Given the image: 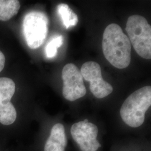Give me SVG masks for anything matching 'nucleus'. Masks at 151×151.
<instances>
[{"label":"nucleus","instance_id":"obj_8","mask_svg":"<svg viewBox=\"0 0 151 151\" xmlns=\"http://www.w3.org/2000/svg\"><path fill=\"white\" fill-rule=\"evenodd\" d=\"M67 138L63 124H55L51 130L50 134L47 140L44 151H65L67 146Z\"/></svg>","mask_w":151,"mask_h":151},{"label":"nucleus","instance_id":"obj_11","mask_svg":"<svg viewBox=\"0 0 151 151\" xmlns=\"http://www.w3.org/2000/svg\"><path fill=\"white\" fill-rule=\"evenodd\" d=\"M57 11L66 29L75 27L78 23L77 15L73 12L68 5L60 4L57 7Z\"/></svg>","mask_w":151,"mask_h":151},{"label":"nucleus","instance_id":"obj_4","mask_svg":"<svg viewBox=\"0 0 151 151\" xmlns=\"http://www.w3.org/2000/svg\"><path fill=\"white\" fill-rule=\"evenodd\" d=\"M48 17L42 12L32 11L25 15L23 21V32L27 45L38 48L43 44L48 31Z\"/></svg>","mask_w":151,"mask_h":151},{"label":"nucleus","instance_id":"obj_5","mask_svg":"<svg viewBox=\"0 0 151 151\" xmlns=\"http://www.w3.org/2000/svg\"><path fill=\"white\" fill-rule=\"evenodd\" d=\"M62 79L63 95L66 100L74 101L86 95L83 77L76 65L68 63L65 65L62 70Z\"/></svg>","mask_w":151,"mask_h":151},{"label":"nucleus","instance_id":"obj_10","mask_svg":"<svg viewBox=\"0 0 151 151\" xmlns=\"http://www.w3.org/2000/svg\"><path fill=\"white\" fill-rule=\"evenodd\" d=\"M15 91V84L11 78H0V107L10 102Z\"/></svg>","mask_w":151,"mask_h":151},{"label":"nucleus","instance_id":"obj_12","mask_svg":"<svg viewBox=\"0 0 151 151\" xmlns=\"http://www.w3.org/2000/svg\"><path fill=\"white\" fill-rule=\"evenodd\" d=\"M16 117V109L11 102L0 107V123L1 124L5 125H11L15 122Z\"/></svg>","mask_w":151,"mask_h":151},{"label":"nucleus","instance_id":"obj_6","mask_svg":"<svg viewBox=\"0 0 151 151\" xmlns=\"http://www.w3.org/2000/svg\"><path fill=\"white\" fill-rule=\"evenodd\" d=\"M99 129L88 119L73 124L70 129L73 139L82 151H96L101 145L97 140Z\"/></svg>","mask_w":151,"mask_h":151},{"label":"nucleus","instance_id":"obj_14","mask_svg":"<svg viewBox=\"0 0 151 151\" xmlns=\"http://www.w3.org/2000/svg\"><path fill=\"white\" fill-rule=\"evenodd\" d=\"M5 57L3 53L0 51V72H1L5 67Z\"/></svg>","mask_w":151,"mask_h":151},{"label":"nucleus","instance_id":"obj_13","mask_svg":"<svg viewBox=\"0 0 151 151\" xmlns=\"http://www.w3.org/2000/svg\"><path fill=\"white\" fill-rule=\"evenodd\" d=\"M63 43V37L62 35H57L52 38L45 48V54L47 58H53L57 53V49Z\"/></svg>","mask_w":151,"mask_h":151},{"label":"nucleus","instance_id":"obj_7","mask_svg":"<svg viewBox=\"0 0 151 151\" xmlns=\"http://www.w3.org/2000/svg\"><path fill=\"white\" fill-rule=\"evenodd\" d=\"M81 74L86 81L90 82V89L95 97L103 99L113 91V86L104 80L100 65L97 62L88 61L82 65Z\"/></svg>","mask_w":151,"mask_h":151},{"label":"nucleus","instance_id":"obj_1","mask_svg":"<svg viewBox=\"0 0 151 151\" xmlns=\"http://www.w3.org/2000/svg\"><path fill=\"white\" fill-rule=\"evenodd\" d=\"M103 53L114 67L124 69L131 60V43L121 27L116 24L109 25L104 30L103 38Z\"/></svg>","mask_w":151,"mask_h":151},{"label":"nucleus","instance_id":"obj_3","mask_svg":"<svg viewBox=\"0 0 151 151\" xmlns=\"http://www.w3.org/2000/svg\"><path fill=\"white\" fill-rule=\"evenodd\" d=\"M126 31L130 43L142 58H151V27L146 19L140 15H132L128 19Z\"/></svg>","mask_w":151,"mask_h":151},{"label":"nucleus","instance_id":"obj_2","mask_svg":"<svg viewBox=\"0 0 151 151\" xmlns=\"http://www.w3.org/2000/svg\"><path fill=\"white\" fill-rule=\"evenodd\" d=\"M151 105V87H142L132 93L122 105L120 114L124 123L138 128L143 124L146 111Z\"/></svg>","mask_w":151,"mask_h":151},{"label":"nucleus","instance_id":"obj_9","mask_svg":"<svg viewBox=\"0 0 151 151\" xmlns=\"http://www.w3.org/2000/svg\"><path fill=\"white\" fill-rule=\"evenodd\" d=\"M20 8L16 0H0V20L7 21L16 15Z\"/></svg>","mask_w":151,"mask_h":151}]
</instances>
